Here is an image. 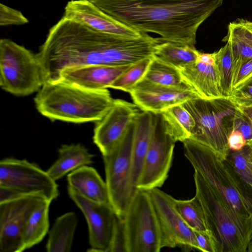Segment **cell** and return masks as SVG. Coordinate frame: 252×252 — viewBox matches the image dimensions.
Wrapping results in <instances>:
<instances>
[{
  "mask_svg": "<svg viewBox=\"0 0 252 252\" xmlns=\"http://www.w3.org/2000/svg\"><path fill=\"white\" fill-rule=\"evenodd\" d=\"M158 38L148 33L126 38L104 33L62 18L49 31L37 57L44 83L59 80L67 68L91 64L131 65L153 57Z\"/></svg>",
  "mask_w": 252,
  "mask_h": 252,
  "instance_id": "6da1fadb",
  "label": "cell"
},
{
  "mask_svg": "<svg viewBox=\"0 0 252 252\" xmlns=\"http://www.w3.org/2000/svg\"><path fill=\"white\" fill-rule=\"evenodd\" d=\"M140 33L193 46L199 26L223 0H89Z\"/></svg>",
  "mask_w": 252,
  "mask_h": 252,
  "instance_id": "7a4b0ae2",
  "label": "cell"
},
{
  "mask_svg": "<svg viewBox=\"0 0 252 252\" xmlns=\"http://www.w3.org/2000/svg\"><path fill=\"white\" fill-rule=\"evenodd\" d=\"M114 100L107 89L90 90L62 80L45 82L34 98L36 109L43 116L73 123L99 120Z\"/></svg>",
  "mask_w": 252,
  "mask_h": 252,
  "instance_id": "3957f363",
  "label": "cell"
},
{
  "mask_svg": "<svg viewBox=\"0 0 252 252\" xmlns=\"http://www.w3.org/2000/svg\"><path fill=\"white\" fill-rule=\"evenodd\" d=\"M193 178L213 252H247L252 237V222L240 218L195 170Z\"/></svg>",
  "mask_w": 252,
  "mask_h": 252,
  "instance_id": "277c9868",
  "label": "cell"
},
{
  "mask_svg": "<svg viewBox=\"0 0 252 252\" xmlns=\"http://www.w3.org/2000/svg\"><path fill=\"white\" fill-rule=\"evenodd\" d=\"M183 106L195 122L191 139L213 149L222 159L230 150L227 139L233 130V122L238 106L229 97L212 99L200 97L189 100Z\"/></svg>",
  "mask_w": 252,
  "mask_h": 252,
  "instance_id": "5b68a950",
  "label": "cell"
},
{
  "mask_svg": "<svg viewBox=\"0 0 252 252\" xmlns=\"http://www.w3.org/2000/svg\"><path fill=\"white\" fill-rule=\"evenodd\" d=\"M44 83L36 54L7 38L0 40V86L14 95L37 92Z\"/></svg>",
  "mask_w": 252,
  "mask_h": 252,
  "instance_id": "8992f818",
  "label": "cell"
},
{
  "mask_svg": "<svg viewBox=\"0 0 252 252\" xmlns=\"http://www.w3.org/2000/svg\"><path fill=\"white\" fill-rule=\"evenodd\" d=\"M183 143L185 156L194 170L240 218L252 222V217L218 154L210 147L191 138Z\"/></svg>",
  "mask_w": 252,
  "mask_h": 252,
  "instance_id": "52a82bcc",
  "label": "cell"
},
{
  "mask_svg": "<svg viewBox=\"0 0 252 252\" xmlns=\"http://www.w3.org/2000/svg\"><path fill=\"white\" fill-rule=\"evenodd\" d=\"M127 252H159V223L148 190L136 189L123 217Z\"/></svg>",
  "mask_w": 252,
  "mask_h": 252,
  "instance_id": "ba28073f",
  "label": "cell"
},
{
  "mask_svg": "<svg viewBox=\"0 0 252 252\" xmlns=\"http://www.w3.org/2000/svg\"><path fill=\"white\" fill-rule=\"evenodd\" d=\"M134 120L122 140L102 156L110 203L116 214L123 217L136 188L132 183L131 154Z\"/></svg>",
  "mask_w": 252,
  "mask_h": 252,
  "instance_id": "9c48e42d",
  "label": "cell"
},
{
  "mask_svg": "<svg viewBox=\"0 0 252 252\" xmlns=\"http://www.w3.org/2000/svg\"><path fill=\"white\" fill-rule=\"evenodd\" d=\"M0 186L27 195L40 196L52 202L59 195L56 181L34 163L6 158L0 161Z\"/></svg>",
  "mask_w": 252,
  "mask_h": 252,
  "instance_id": "30bf717a",
  "label": "cell"
},
{
  "mask_svg": "<svg viewBox=\"0 0 252 252\" xmlns=\"http://www.w3.org/2000/svg\"><path fill=\"white\" fill-rule=\"evenodd\" d=\"M150 145L136 189L148 190L161 187L168 177L176 142L167 132L161 113H153Z\"/></svg>",
  "mask_w": 252,
  "mask_h": 252,
  "instance_id": "8fae6325",
  "label": "cell"
},
{
  "mask_svg": "<svg viewBox=\"0 0 252 252\" xmlns=\"http://www.w3.org/2000/svg\"><path fill=\"white\" fill-rule=\"evenodd\" d=\"M45 201L36 195H27L0 203V251L22 252V236L32 212Z\"/></svg>",
  "mask_w": 252,
  "mask_h": 252,
  "instance_id": "7c38bea8",
  "label": "cell"
},
{
  "mask_svg": "<svg viewBox=\"0 0 252 252\" xmlns=\"http://www.w3.org/2000/svg\"><path fill=\"white\" fill-rule=\"evenodd\" d=\"M67 191L86 220L91 247L88 251L108 252L118 218L111 204L88 200L68 186Z\"/></svg>",
  "mask_w": 252,
  "mask_h": 252,
  "instance_id": "4fadbf2b",
  "label": "cell"
},
{
  "mask_svg": "<svg viewBox=\"0 0 252 252\" xmlns=\"http://www.w3.org/2000/svg\"><path fill=\"white\" fill-rule=\"evenodd\" d=\"M148 191L159 223L162 248L185 246L198 250L194 231L188 226L176 210L175 198L158 188Z\"/></svg>",
  "mask_w": 252,
  "mask_h": 252,
  "instance_id": "5bb4252c",
  "label": "cell"
},
{
  "mask_svg": "<svg viewBox=\"0 0 252 252\" xmlns=\"http://www.w3.org/2000/svg\"><path fill=\"white\" fill-rule=\"evenodd\" d=\"M134 103L120 99L103 117L95 122L93 141L102 156L109 153L122 140L139 112Z\"/></svg>",
  "mask_w": 252,
  "mask_h": 252,
  "instance_id": "9a60e30c",
  "label": "cell"
},
{
  "mask_svg": "<svg viewBox=\"0 0 252 252\" xmlns=\"http://www.w3.org/2000/svg\"><path fill=\"white\" fill-rule=\"evenodd\" d=\"M134 103L142 111L160 113L175 105L199 97L187 84L180 87L159 85L144 79L129 93Z\"/></svg>",
  "mask_w": 252,
  "mask_h": 252,
  "instance_id": "2e32d148",
  "label": "cell"
},
{
  "mask_svg": "<svg viewBox=\"0 0 252 252\" xmlns=\"http://www.w3.org/2000/svg\"><path fill=\"white\" fill-rule=\"evenodd\" d=\"M63 16L104 33L126 38L138 37L142 34L111 17L89 0L69 1Z\"/></svg>",
  "mask_w": 252,
  "mask_h": 252,
  "instance_id": "e0dca14e",
  "label": "cell"
},
{
  "mask_svg": "<svg viewBox=\"0 0 252 252\" xmlns=\"http://www.w3.org/2000/svg\"><path fill=\"white\" fill-rule=\"evenodd\" d=\"M131 65L91 64L67 68L61 72L59 80L90 90L105 89Z\"/></svg>",
  "mask_w": 252,
  "mask_h": 252,
  "instance_id": "ac0fdd59",
  "label": "cell"
},
{
  "mask_svg": "<svg viewBox=\"0 0 252 252\" xmlns=\"http://www.w3.org/2000/svg\"><path fill=\"white\" fill-rule=\"evenodd\" d=\"M184 82L200 98L212 99L222 96L217 69L198 59L180 70Z\"/></svg>",
  "mask_w": 252,
  "mask_h": 252,
  "instance_id": "d6986e66",
  "label": "cell"
},
{
  "mask_svg": "<svg viewBox=\"0 0 252 252\" xmlns=\"http://www.w3.org/2000/svg\"><path fill=\"white\" fill-rule=\"evenodd\" d=\"M67 181L68 187L85 198L110 204L106 182L93 167L85 165L74 170L67 175Z\"/></svg>",
  "mask_w": 252,
  "mask_h": 252,
  "instance_id": "ffe728a7",
  "label": "cell"
},
{
  "mask_svg": "<svg viewBox=\"0 0 252 252\" xmlns=\"http://www.w3.org/2000/svg\"><path fill=\"white\" fill-rule=\"evenodd\" d=\"M223 162L252 217V163L246 145L240 151L230 150Z\"/></svg>",
  "mask_w": 252,
  "mask_h": 252,
  "instance_id": "44dd1931",
  "label": "cell"
},
{
  "mask_svg": "<svg viewBox=\"0 0 252 252\" xmlns=\"http://www.w3.org/2000/svg\"><path fill=\"white\" fill-rule=\"evenodd\" d=\"M153 124V113L148 111L139 112L134 119L131 154V177L132 185L136 189L145 157L150 145Z\"/></svg>",
  "mask_w": 252,
  "mask_h": 252,
  "instance_id": "7402d4cb",
  "label": "cell"
},
{
  "mask_svg": "<svg viewBox=\"0 0 252 252\" xmlns=\"http://www.w3.org/2000/svg\"><path fill=\"white\" fill-rule=\"evenodd\" d=\"M58 159L47 170L55 181L74 170L93 163L94 155L80 143L63 144L58 150Z\"/></svg>",
  "mask_w": 252,
  "mask_h": 252,
  "instance_id": "603a6c76",
  "label": "cell"
},
{
  "mask_svg": "<svg viewBox=\"0 0 252 252\" xmlns=\"http://www.w3.org/2000/svg\"><path fill=\"white\" fill-rule=\"evenodd\" d=\"M160 39L154 50V58L179 70L197 61L200 52L195 49L194 46Z\"/></svg>",
  "mask_w": 252,
  "mask_h": 252,
  "instance_id": "cb8c5ba5",
  "label": "cell"
},
{
  "mask_svg": "<svg viewBox=\"0 0 252 252\" xmlns=\"http://www.w3.org/2000/svg\"><path fill=\"white\" fill-rule=\"evenodd\" d=\"M77 223V216L73 212L58 217L49 232L47 252H70Z\"/></svg>",
  "mask_w": 252,
  "mask_h": 252,
  "instance_id": "d4e9b609",
  "label": "cell"
},
{
  "mask_svg": "<svg viewBox=\"0 0 252 252\" xmlns=\"http://www.w3.org/2000/svg\"><path fill=\"white\" fill-rule=\"evenodd\" d=\"M229 40L234 67L241 62L252 59V27L251 22L240 20L230 23L224 41Z\"/></svg>",
  "mask_w": 252,
  "mask_h": 252,
  "instance_id": "484cf974",
  "label": "cell"
},
{
  "mask_svg": "<svg viewBox=\"0 0 252 252\" xmlns=\"http://www.w3.org/2000/svg\"><path fill=\"white\" fill-rule=\"evenodd\" d=\"M160 113L167 132L176 142H183L191 138L195 124L183 104L170 107Z\"/></svg>",
  "mask_w": 252,
  "mask_h": 252,
  "instance_id": "4316f807",
  "label": "cell"
},
{
  "mask_svg": "<svg viewBox=\"0 0 252 252\" xmlns=\"http://www.w3.org/2000/svg\"><path fill=\"white\" fill-rule=\"evenodd\" d=\"M51 202L45 201L31 214L22 236V252L39 244L49 228V212Z\"/></svg>",
  "mask_w": 252,
  "mask_h": 252,
  "instance_id": "83f0119b",
  "label": "cell"
},
{
  "mask_svg": "<svg viewBox=\"0 0 252 252\" xmlns=\"http://www.w3.org/2000/svg\"><path fill=\"white\" fill-rule=\"evenodd\" d=\"M219 51L214 52L220 87L222 96L228 97L233 88V58L229 40Z\"/></svg>",
  "mask_w": 252,
  "mask_h": 252,
  "instance_id": "f1b7e54d",
  "label": "cell"
},
{
  "mask_svg": "<svg viewBox=\"0 0 252 252\" xmlns=\"http://www.w3.org/2000/svg\"><path fill=\"white\" fill-rule=\"evenodd\" d=\"M143 79L168 86L180 87L186 84L180 70L153 57Z\"/></svg>",
  "mask_w": 252,
  "mask_h": 252,
  "instance_id": "f546056e",
  "label": "cell"
},
{
  "mask_svg": "<svg viewBox=\"0 0 252 252\" xmlns=\"http://www.w3.org/2000/svg\"><path fill=\"white\" fill-rule=\"evenodd\" d=\"M175 207L185 222L194 231H206L203 211L195 196L188 200H174Z\"/></svg>",
  "mask_w": 252,
  "mask_h": 252,
  "instance_id": "4dcf8cb0",
  "label": "cell"
},
{
  "mask_svg": "<svg viewBox=\"0 0 252 252\" xmlns=\"http://www.w3.org/2000/svg\"><path fill=\"white\" fill-rule=\"evenodd\" d=\"M152 58H147L131 64L112 84L110 88L129 93L143 79Z\"/></svg>",
  "mask_w": 252,
  "mask_h": 252,
  "instance_id": "1f68e13d",
  "label": "cell"
},
{
  "mask_svg": "<svg viewBox=\"0 0 252 252\" xmlns=\"http://www.w3.org/2000/svg\"><path fill=\"white\" fill-rule=\"evenodd\" d=\"M228 97L239 107H252V75L234 87Z\"/></svg>",
  "mask_w": 252,
  "mask_h": 252,
  "instance_id": "d6a6232c",
  "label": "cell"
},
{
  "mask_svg": "<svg viewBox=\"0 0 252 252\" xmlns=\"http://www.w3.org/2000/svg\"><path fill=\"white\" fill-rule=\"evenodd\" d=\"M29 22L28 19L17 9L3 3L0 4V25H22Z\"/></svg>",
  "mask_w": 252,
  "mask_h": 252,
  "instance_id": "836d02e7",
  "label": "cell"
},
{
  "mask_svg": "<svg viewBox=\"0 0 252 252\" xmlns=\"http://www.w3.org/2000/svg\"><path fill=\"white\" fill-rule=\"evenodd\" d=\"M127 252L123 217L118 216L115 229L108 252Z\"/></svg>",
  "mask_w": 252,
  "mask_h": 252,
  "instance_id": "e575fe53",
  "label": "cell"
},
{
  "mask_svg": "<svg viewBox=\"0 0 252 252\" xmlns=\"http://www.w3.org/2000/svg\"><path fill=\"white\" fill-rule=\"evenodd\" d=\"M233 130L241 132L246 140L252 138V123L239 107L234 117Z\"/></svg>",
  "mask_w": 252,
  "mask_h": 252,
  "instance_id": "d590c367",
  "label": "cell"
},
{
  "mask_svg": "<svg viewBox=\"0 0 252 252\" xmlns=\"http://www.w3.org/2000/svg\"><path fill=\"white\" fill-rule=\"evenodd\" d=\"M252 75V59L243 61L237 65L234 68L233 88Z\"/></svg>",
  "mask_w": 252,
  "mask_h": 252,
  "instance_id": "8d00e7d4",
  "label": "cell"
},
{
  "mask_svg": "<svg viewBox=\"0 0 252 252\" xmlns=\"http://www.w3.org/2000/svg\"><path fill=\"white\" fill-rule=\"evenodd\" d=\"M228 145L231 151H238L243 149L246 145L247 140L241 132L233 130L228 136Z\"/></svg>",
  "mask_w": 252,
  "mask_h": 252,
  "instance_id": "74e56055",
  "label": "cell"
},
{
  "mask_svg": "<svg viewBox=\"0 0 252 252\" xmlns=\"http://www.w3.org/2000/svg\"><path fill=\"white\" fill-rule=\"evenodd\" d=\"M198 250L203 252H213L211 242L206 231H194Z\"/></svg>",
  "mask_w": 252,
  "mask_h": 252,
  "instance_id": "f35d334b",
  "label": "cell"
},
{
  "mask_svg": "<svg viewBox=\"0 0 252 252\" xmlns=\"http://www.w3.org/2000/svg\"><path fill=\"white\" fill-rule=\"evenodd\" d=\"M246 146L249 160L252 163V138L247 140Z\"/></svg>",
  "mask_w": 252,
  "mask_h": 252,
  "instance_id": "ab89813d",
  "label": "cell"
},
{
  "mask_svg": "<svg viewBox=\"0 0 252 252\" xmlns=\"http://www.w3.org/2000/svg\"><path fill=\"white\" fill-rule=\"evenodd\" d=\"M243 113L247 116L252 123V107H239Z\"/></svg>",
  "mask_w": 252,
  "mask_h": 252,
  "instance_id": "60d3db41",
  "label": "cell"
},
{
  "mask_svg": "<svg viewBox=\"0 0 252 252\" xmlns=\"http://www.w3.org/2000/svg\"><path fill=\"white\" fill-rule=\"evenodd\" d=\"M247 252H252V237L251 239V241L249 244Z\"/></svg>",
  "mask_w": 252,
  "mask_h": 252,
  "instance_id": "b9f144b4",
  "label": "cell"
}]
</instances>
